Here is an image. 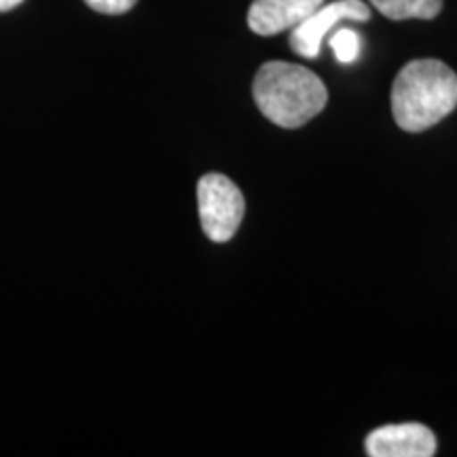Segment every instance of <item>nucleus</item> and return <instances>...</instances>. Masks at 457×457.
<instances>
[{
  "mask_svg": "<svg viewBox=\"0 0 457 457\" xmlns=\"http://www.w3.org/2000/svg\"><path fill=\"white\" fill-rule=\"evenodd\" d=\"M457 108V74L441 60H413L392 87V112L400 129L424 131Z\"/></svg>",
  "mask_w": 457,
  "mask_h": 457,
  "instance_id": "1",
  "label": "nucleus"
},
{
  "mask_svg": "<svg viewBox=\"0 0 457 457\" xmlns=\"http://www.w3.org/2000/svg\"><path fill=\"white\" fill-rule=\"evenodd\" d=\"M21 3H24V0H0V13L15 9L17 4H21Z\"/></svg>",
  "mask_w": 457,
  "mask_h": 457,
  "instance_id": "10",
  "label": "nucleus"
},
{
  "mask_svg": "<svg viewBox=\"0 0 457 457\" xmlns=\"http://www.w3.org/2000/svg\"><path fill=\"white\" fill-rule=\"evenodd\" d=\"M322 4L324 0H254L248 11V26L259 37H273L293 30Z\"/></svg>",
  "mask_w": 457,
  "mask_h": 457,
  "instance_id": "6",
  "label": "nucleus"
},
{
  "mask_svg": "<svg viewBox=\"0 0 457 457\" xmlns=\"http://www.w3.org/2000/svg\"><path fill=\"white\" fill-rule=\"evenodd\" d=\"M136 3H138V0H85V4H87V7L98 11V13H104V15L128 13L129 9H134Z\"/></svg>",
  "mask_w": 457,
  "mask_h": 457,
  "instance_id": "9",
  "label": "nucleus"
},
{
  "mask_svg": "<svg viewBox=\"0 0 457 457\" xmlns=\"http://www.w3.org/2000/svg\"><path fill=\"white\" fill-rule=\"evenodd\" d=\"M199 220L204 233L216 244H225L242 225L245 202L236 182L222 174H205L197 182Z\"/></svg>",
  "mask_w": 457,
  "mask_h": 457,
  "instance_id": "3",
  "label": "nucleus"
},
{
  "mask_svg": "<svg viewBox=\"0 0 457 457\" xmlns=\"http://www.w3.org/2000/svg\"><path fill=\"white\" fill-rule=\"evenodd\" d=\"M370 7L364 0H335V3L322 4L313 13L303 20L299 26L290 30V49L296 55L316 60L322 49V41L328 32L341 21H369Z\"/></svg>",
  "mask_w": 457,
  "mask_h": 457,
  "instance_id": "4",
  "label": "nucleus"
},
{
  "mask_svg": "<svg viewBox=\"0 0 457 457\" xmlns=\"http://www.w3.org/2000/svg\"><path fill=\"white\" fill-rule=\"evenodd\" d=\"M253 96L259 111L278 128L296 129L324 111L327 85L310 68L290 62H267L256 72Z\"/></svg>",
  "mask_w": 457,
  "mask_h": 457,
  "instance_id": "2",
  "label": "nucleus"
},
{
  "mask_svg": "<svg viewBox=\"0 0 457 457\" xmlns=\"http://www.w3.org/2000/svg\"><path fill=\"white\" fill-rule=\"evenodd\" d=\"M330 47H333L337 60L343 64H350V62L358 60L360 55V34L350 30V28H341L330 37Z\"/></svg>",
  "mask_w": 457,
  "mask_h": 457,
  "instance_id": "8",
  "label": "nucleus"
},
{
  "mask_svg": "<svg viewBox=\"0 0 457 457\" xmlns=\"http://www.w3.org/2000/svg\"><path fill=\"white\" fill-rule=\"evenodd\" d=\"M364 449L370 457H432L436 436L424 424H392L370 432Z\"/></svg>",
  "mask_w": 457,
  "mask_h": 457,
  "instance_id": "5",
  "label": "nucleus"
},
{
  "mask_svg": "<svg viewBox=\"0 0 457 457\" xmlns=\"http://www.w3.org/2000/svg\"><path fill=\"white\" fill-rule=\"evenodd\" d=\"M387 20H434L443 9V0H369Z\"/></svg>",
  "mask_w": 457,
  "mask_h": 457,
  "instance_id": "7",
  "label": "nucleus"
}]
</instances>
